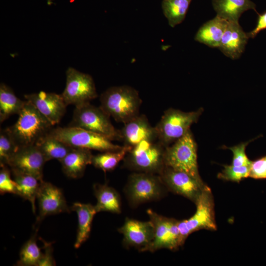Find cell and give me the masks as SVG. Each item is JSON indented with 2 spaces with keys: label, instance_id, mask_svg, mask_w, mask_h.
I'll use <instances>...</instances> for the list:
<instances>
[{
  "label": "cell",
  "instance_id": "cell-19",
  "mask_svg": "<svg viewBox=\"0 0 266 266\" xmlns=\"http://www.w3.org/2000/svg\"><path fill=\"white\" fill-rule=\"evenodd\" d=\"M93 156L90 149L73 147L60 161L64 173L69 178L81 177L87 165L92 164Z\"/></svg>",
  "mask_w": 266,
  "mask_h": 266
},
{
  "label": "cell",
  "instance_id": "cell-13",
  "mask_svg": "<svg viewBox=\"0 0 266 266\" xmlns=\"http://www.w3.org/2000/svg\"><path fill=\"white\" fill-rule=\"evenodd\" d=\"M118 231L123 235L125 247H134L140 252L148 251L154 237V228L150 220L141 221L127 218Z\"/></svg>",
  "mask_w": 266,
  "mask_h": 266
},
{
  "label": "cell",
  "instance_id": "cell-32",
  "mask_svg": "<svg viewBox=\"0 0 266 266\" xmlns=\"http://www.w3.org/2000/svg\"><path fill=\"white\" fill-rule=\"evenodd\" d=\"M246 142H241L236 145L232 147H226L224 146L225 149L230 150L233 154L232 164L234 166H248L251 163L246 155L245 150L246 146L253 140Z\"/></svg>",
  "mask_w": 266,
  "mask_h": 266
},
{
  "label": "cell",
  "instance_id": "cell-36",
  "mask_svg": "<svg viewBox=\"0 0 266 266\" xmlns=\"http://www.w3.org/2000/svg\"><path fill=\"white\" fill-rule=\"evenodd\" d=\"M266 29V11L258 15L255 28L247 33L249 38H254L260 32Z\"/></svg>",
  "mask_w": 266,
  "mask_h": 266
},
{
  "label": "cell",
  "instance_id": "cell-26",
  "mask_svg": "<svg viewBox=\"0 0 266 266\" xmlns=\"http://www.w3.org/2000/svg\"><path fill=\"white\" fill-rule=\"evenodd\" d=\"M42 153L46 162L52 159L62 160L73 148L49 133L35 144Z\"/></svg>",
  "mask_w": 266,
  "mask_h": 266
},
{
  "label": "cell",
  "instance_id": "cell-12",
  "mask_svg": "<svg viewBox=\"0 0 266 266\" xmlns=\"http://www.w3.org/2000/svg\"><path fill=\"white\" fill-rule=\"evenodd\" d=\"M159 175L166 189L195 203L206 185L186 172L166 166Z\"/></svg>",
  "mask_w": 266,
  "mask_h": 266
},
{
  "label": "cell",
  "instance_id": "cell-31",
  "mask_svg": "<svg viewBox=\"0 0 266 266\" xmlns=\"http://www.w3.org/2000/svg\"><path fill=\"white\" fill-rule=\"evenodd\" d=\"M250 166L224 165V168L218 174L217 177L225 181L239 182L242 179L249 177Z\"/></svg>",
  "mask_w": 266,
  "mask_h": 266
},
{
  "label": "cell",
  "instance_id": "cell-16",
  "mask_svg": "<svg viewBox=\"0 0 266 266\" xmlns=\"http://www.w3.org/2000/svg\"><path fill=\"white\" fill-rule=\"evenodd\" d=\"M24 97L53 125L60 122L66 112L67 105L61 94L40 91Z\"/></svg>",
  "mask_w": 266,
  "mask_h": 266
},
{
  "label": "cell",
  "instance_id": "cell-23",
  "mask_svg": "<svg viewBox=\"0 0 266 266\" xmlns=\"http://www.w3.org/2000/svg\"><path fill=\"white\" fill-rule=\"evenodd\" d=\"M94 195L97 199L95 205L97 213L107 211L119 214L121 212V202L118 192L106 184H95L93 185Z\"/></svg>",
  "mask_w": 266,
  "mask_h": 266
},
{
  "label": "cell",
  "instance_id": "cell-2",
  "mask_svg": "<svg viewBox=\"0 0 266 266\" xmlns=\"http://www.w3.org/2000/svg\"><path fill=\"white\" fill-rule=\"evenodd\" d=\"M100 107L116 122L123 124L139 115L142 100L138 91L123 85L107 89L100 97Z\"/></svg>",
  "mask_w": 266,
  "mask_h": 266
},
{
  "label": "cell",
  "instance_id": "cell-17",
  "mask_svg": "<svg viewBox=\"0 0 266 266\" xmlns=\"http://www.w3.org/2000/svg\"><path fill=\"white\" fill-rule=\"evenodd\" d=\"M124 125L119 132L120 140L124 145L133 147L143 140H157L155 127L151 125L144 115L139 114Z\"/></svg>",
  "mask_w": 266,
  "mask_h": 266
},
{
  "label": "cell",
  "instance_id": "cell-25",
  "mask_svg": "<svg viewBox=\"0 0 266 266\" xmlns=\"http://www.w3.org/2000/svg\"><path fill=\"white\" fill-rule=\"evenodd\" d=\"M26 101L15 95L13 90L4 83L0 85V122H3L10 116L19 114Z\"/></svg>",
  "mask_w": 266,
  "mask_h": 266
},
{
  "label": "cell",
  "instance_id": "cell-33",
  "mask_svg": "<svg viewBox=\"0 0 266 266\" xmlns=\"http://www.w3.org/2000/svg\"><path fill=\"white\" fill-rule=\"evenodd\" d=\"M8 166H0V193L3 195L10 193L17 195L18 186L14 179L11 177V169Z\"/></svg>",
  "mask_w": 266,
  "mask_h": 266
},
{
  "label": "cell",
  "instance_id": "cell-22",
  "mask_svg": "<svg viewBox=\"0 0 266 266\" xmlns=\"http://www.w3.org/2000/svg\"><path fill=\"white\" fill-rule=\"evenodd\" d=\"M217 15L229 22H237L245 11H256V4L251 0H212Z\"/></svg>",
  "mask_w": 266,
  "mask_h": 266
},
{
  "label": "cell",
  "instance_id": "cell-4",
  "mask_svg": "<svg viewBox=\"0 0 266 266\" xmlns=\"http://www.w3.org/2000/svg\"><path fill=\"white\" fill-rule=\"evenodd\" d=\"M165 148L158 140H143L129 151L123 166L137 172L159 175L165 167Z\"/></svg>",
  "mask_w": 266,
  "mask_h": 266
},
{
  "label": "cell",
  "instance_id": "cell-3",
  "mask_svg": "<svg viewBox=\"0 0 266 266\" xmlns=\"http://www.w3.org/2000/svg\"><path fill=\"white\" fill-rule=\"evenodd\" d=\"M203 111L202 108L190 112L167 109L155 127L157 140L165 147L169 146L190 130L191 126L197 122Z\"/></svg>",
  "mask_w": 266,
  "mask_h": 266
},
{
  "label": "cell",
  "instance_id": "cell-28",
  "mask_svg": "<svg viewBox=\"0 0 266 266\" xmlns=\"http://www.w3.org/2000/svg\"><path fill=\"white\" fill-rule=\"evenodd\" d=\"M131 148V147L124 145L120 150L103 151L96 155H93L92 165L104 172L112 170L124 160Z\"/></svg>",
  "mask_w": 266,
  "mask_h": 266
},
{
  "label": "cell",
  "instance_id": "cell-5",
  "mask_svg": "<svg viewBox=\"0 0 266 266\" xmlns=\"http://www.w3.org/2000/svg\"><path fill=\"white\" fill-rule=\"evenodd\" d=\"M197 144L190 130L183 136L166 147L165 166L188 173L203 181L199 174L197 161Z\"/></svg>",
  "mask_w": 266,
  "mask_h": 266
},
{
  "label": "cell",
  "instance_id": "cell-14",
  "mask_svg": "<svg viewBox=\"0 0 266 266\" xmlns=\"http://www.w3.org/2000/svg\"><path fill=\"white\" fill-rule=\"evenodd\" d=\"M36 199L39 207L36 223L40 222L48 215L70 213L71 211L62 189L51 183L43 180L41 182Z\"/></svg>",
  "mask_w": 266,
  "mask_h": 266
},
{
  "label": "cell",
  "instance_id": "cell-24",
  "mask_svg": "<svg viewBox=\"0 0 266 266\" xmlns=\"http://www.w3.org/2000/svg\"><path fill=\"white\" fill-rule=\"evenodd\" d=\"M13 179L18 186L17 195L31 203L33 212L35 213V200L43 179L27 173L11 170Z\"/></svg>",
  "mask_w": 266,
  "mask_h": 266
},
{
  "label": "cell",
  "instance_id": "cell-35",
  "mask_svg": "<svg viewBox=\"0 0 266 266\" xmlns=\"http://www.w3.org/2000/svg\"><path fill=\"white\" fill-rule=\"evenodd\" d=\"M43 243V249L44 253H43L42 257L39 262L38 266H56V262L54 260L53 251V249L52 244L41 239Z\"/></svg>",
  "mask_w": 266,
  "mask_h": 266
},
{
  "label": "cell",
  "instance_id": "cell-34",
  "mask_svg": "<svg viewBox=\"0 0 266 266\" xmlns=\"http://www.w3.org/2000/svg\"><path fill=\"white\" fill-rule=\"evenodd\" d=\"M249 177L255 179H266V155L251 161Z\"/></svg>",
  "mask_w": 266,
  "mask_h": 266
},
{
  "label": "cell",
  "instance_id": "cell-21",
  "mask_svg": "<svg viewBox=\"0 0 266 266\" xmlns=\"http://www.w3.org/2000/svg\"><path fill=\"white\" fill-rule=\"evenodd\" d=\"M70 209L76 212L78 216V229L74 246L78 248L89 237L93 220L97 212L95 206L90 203L77 202L72 204Z\"/></svg>",
  "mask_w": 266,
  "mask_h": 266
},
{
  "label": "cell",
  "instance_id": "cell-15",
  "mask_svg": "<svg viewBox=\"0 0 266 266\" xmlns=\"http://www.w3.org/2000/svg\"><path fill=\"white\" fill-rule=\"evenodd\" d=\"M46 161L36 145L19 148L8 166L11 170L27 173L43 179V169Z\"/></svg>",
  "mask_w": 266,
  "mask_h": 266
},
{
  "label": "cell",
  "instance_id": "cell-29",
  "mask_svg": "<svg viewBox=\"0 0 266 266\" xmlns=\"http://www.w3.org/2000/svg\"><path fill=\"white\" fill-rule=\"evenodd\" d=\"M37 233V229L22 246L17 266H38L43 253L36 243Z\"/></svg>",
  "mask_w": 266,
  "mask_h": 266
},
{
  "label": "cell",
  "instance_id": "cell-20",
  "mask_svg": "<svg viewBox=\"0 0 266 266\" xmlns=\"http://www.w3.org/2000/svg\"><path fill=\"white\" fill-rule=\"evenodd\" d=\"M228 22L216 15L200 28L195 35V40L210 47L218 48Z\"/></svg>",
  "mask_w": 266,
  "mask_h": 266
},
{
  "label": "cell",
  "instance_id": "cell-18",
  "mask_svg": "<svg viewBox=\"0 0 266 266\" xmlns=\"http://www.w3.org/2000/svg\"><path fill=\"white\" fill-rule=\"evenodd\" d=\"M249 38L238 22L228 21L218 48L227 57L236 60L244 52Z\"/></svg>",
  "mask_w": 266,
  "mask_h": 266
},
{
  "label": "cell",
  "instance_id": "cell-11",
  "mask_svg": "<svg viewBox=\"0 0 266 266\" xmlns=\"http://www.w3.org/2000/svg\"><path fill=\"white\" fill-rule=\"evenodd\" d=\"M61 95L67 105L75 106L89 102L98 97L92 77L71 67L66 71V85Z\"/></svg>",
  "mask_w": 266,
  "mask_h": 266
},
{
  "label": "cell",
  "instance_id": "cell-7",
  "mask_svg": "<svg viewBox=\"0 0 266 266\" xmlns=\"http://www.w3.org/2000/svg\"><path fill=\"white\" fill-rule=\"evenodd\" d=\"M166 189L158 174L137 172L131 174L125 188L132 207L155 201L163 197Z\"/></svg>",
  "mask_w": 266,
  "mask_h": 266
},
{
  "label": "cell",
  "instance_id": "cell-6",
  "mask_svg": "<svg viewBox=\"0 0 266 266\" xmlns=\"http://www.w3.org/2000/svg\"><path fill=\"white\" fill-rule=\"evenodd\" d=\"M68 126L95 133L112 141L120 140L119 130L113 126L110 117L100 107H96L90 102L75 106Z\"/></svg>",
  "mask_w": 266,
  "mask_h": 266
},
{
  "label": "cell",
  "instance_id": "cell-9",
  "mask_svg": "<svg viewBox=\"0 0 266 266\" xmlns=\"http://www.w3.org/2000/svg\"><path fill=\"white\" fill-rule=\"evenodd\" d=\"M196 210L190 218L179 221L178 228L185 241L191 233L200 230L216 231L214 202L210 188L205 185L195 202Z\"/></svg>",
  "mask_w": 266,
  "mask_h": 266
},
{
  "label": "cell",
  "instance_id": "cell-10",
  "mask_svg": "<svg viewBox=\"0 0 266 266\" xmlns=\"http://www.w3.org/2000/svg\"><path fill=\"white\" fill-rule=\"evenodd\" d=\"M147 213L154 228V237L148 251L154 252L161 249L176 250L183 245V239L179 228V221L158 214L151 209Z\"/></svg>",
  "mask_w": 266,
  "mask_h": 266
},
{
  "label": "cell",
  "instance_id": "cell-30",
  "mask_svg": "<svg viewBox=\"0 0 266 266\" xmlns=\"http://www.w3.org/2000/svg\"><path fill=\"white\" fill-rule=\"evenodd\" d=\"M18 147L7 128L0 132V165L8 166Z\"/></svg>",
  "mask_w": 266,
  "mask_h": 266
},
{
  "label": "cell",
  "instance_id": "cell-8",
  "mask_svg": "<svg viewBox=\"0 0 266 266\" xmlns=\"http://www.w3.org/2000/svg\"><path fill=\"white\" fill-rule=\"evenodd\" d=\"M49 134L72 147L100 152L118 150L123 147L103 135L77 127H59L53 128Z\"/></svg>",
  "mask_w": 266,
  "mask_h": 266
},
{
  "label": "cell",
  "instance_id": "cell-27",
  "mask_svg": "<svg viewBox=\"0 0 266 266\" xmlns=\"http://www.w3.org/2000/svg\"><path fill=\"white\" fill-rule=\"evenodd\" d=\"M192 0H163L162 9L171 27H174L184 20Z\"/></svg>",
  "mask_w": 266,
  "mask_h": 266
},
{
  "label": "cell",
  "instance_id": "cell-1",
  "mask_svg": "<svg viewBox=\"0 0 266 266\" xmlns=\"http://www.w3.org/2000/svg\"><path fill=\"white\" fill-rule=\"evenodd\" d=\"M18 116L17 122L7 128L18 149L35 145L54 128V125L27 100Z\"/></svg>",
  "mask_w": 266,
  "mask_h": 266
}]
</instances>
